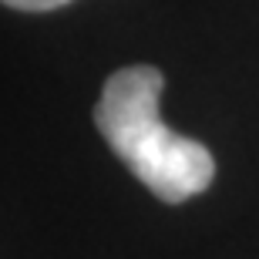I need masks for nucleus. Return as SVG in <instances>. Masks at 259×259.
<instances>
[{
  "label": "nucleus",
  "mask_w": 259,
  "mask_h": 259,
  "mask_svg": "<svg viewBox=\"0 0 259 259\" xmlns=\"http://www.w3.org/2000/svg\"><path fill=\"white\" fill-rule=\"evenodd\" d=\"M165 77L158 67H118L105 81L95 121L108 148L128 172L162 202H185L205 192L215 179V158L202 142L172 132L162 121Z\"/></svg>",
  "instance_id": "f257e3e1"
},
{
  "label": "nucleus",
  "mask_w": 259,
  "mask_h": 259,
  "mask_svg": "<svg viewBox=\"0 0 259 259\" xmlns=\"http://www.w3.org/2000/svg\"><path fill=\"white\" fill-rule=\"evenodd\" d=\"M4 7H14V10H27V14H44V10H58L71 0H0Z\"/></svg>",
  "instance_id": "f03ea898"
}]
</instances>
